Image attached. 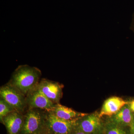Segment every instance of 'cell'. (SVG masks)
Masks as SVG:
<instances>
[{
  "mask_svg": "<svg viewBox=\"0 0 134 134\" xmlns=\"http://www.w3.org/2000/svg\"><path fill=\"white\" fill-rule=\"evenodd\" d=\"M41 71L27 65L19 66L12 75L10 84L25 96L38 84Z\"/></svg>",
  "mask_w": 134,
  "mask_h": 134,
  "instance_id": "cell-1",
  "label": "cell"
},
{
  "mask_svg": "<svg viewBox=\"0 0 134 134\" xmlns=\"http://www.w3.org/2000/svg\"><path fill=\"white\" fill-rule=\"evenodd\" d=\"M78 119L69 120L62 119L57 117L52 111H46L45 128L50 134H71L76 126Z\"/></svg>",
  "mask_w": 134,
  "mask_h": 134,
  "instance_id": "cell-2",
  "label": "cell"
},
{
  "mask_svg": "<svg viewBox=\"0 0 134 134\" xmlns=\"http://www.w3.org/2000/svg\"><path fill=\"white\" fill-rule=\"evenodd\" d=\"M45 113L37 108H30L24 116L23 134H40L45 128Z\"/></svg>",
  "mask_w": 134,
  "mask_h": 134,
  "instance_id": "cell-3",
  "label": "cell"
},
{
  "mask_svg": "<svg viewBox=\"0 0 134 134\" xmlns=\"http://www.w3.org/2000/svg\"><path fill=\"white\" fill-rule=\"evenodd\" d=\"M0 96L15 110L20 112L23 111L27 104L25 96L10 84L1 87Z\"/></svg>",
  "mask_w": 134,
  "mask_h": 134,
  "instance_id": "cell-4",
  "label": "cell"
},
{
  "mask_svg": "<svg viewBox=\"0 0 134 134\" xmlns=\"http://www.w3.org/2000/svg\"><path fill=\"white\" fill-rule=\"evenodd\" d=\"M104 125L99 114L96 112L79 118L76 127L87 134H104Z\"/></svg>",
  "mask_w": 134,
  "mask_h": 134,
  "instance_id": "cell-5",
  "label": "cell"
},
{
  "mask_svg": "<svg viewBox=\"0 0 134 134\" xmlns=\"http://www.w3.org/2000/svg\"><path fill=\"white\" fill-rule=\"evenodd\" d=\"M26 99L30 108L52 111L55 104L40 90L38 85L27 94Z\"/></svg>",
  "mask_w": 134,
  "mask_h": 134,
  "instance_id": "cell-6",
  "label": "cell"
},
{
  "mask_svg": "<svg viewBox=\"0 0 134 134\" xmlns=\"http://www.w3.org/2000/svg\"><path fill=\"white\" fill-rule=\"evenodd\" d=\"M39 89L49 99L55 104L59 103L62 98V87L57 82L42 79L38 85Z\"/></svg>",
  "mask_w": 134,
  "mask_h": 134,
  "instance_id": "cell-7",
  "label": "cell"
},
{
  "mask_svg": "<svg viewBox=\"0 0 134 134\" xmlns=\"http://www.w3.org/2000/svg\"><path fill=\"white\" fill-rule=\"evenodd\" d=\"M24 121V116L22 113L15 110L4 117L2 122L7 128L8 134H18L21 131Z\"/></svg>",
  "mask_w": 134,
  "mask_h": 134,
  "instance_id": "cell-8",
  "label": "cell"
},
{
  "mask_svg": "<svg viewBox=\"0 0 134 134\" xmlns=\"http://www.w3.org/2000/svg\"><path fill=\"white\" fill-rule=\"evenodd\" d=\"M130 102L119 97L109 98L103 103L99 113V116L101 118L104 116L110 117L119 111L124 106L129 104Z\"/></svg>",
  "mask_w": 134,
  "mask_h": 134,
  "instance_id": "cell-9",
  "label": "cell"
},
{
  "mask_svg": "<svg viewBox=\"0 0 134 134\" xmlns=\"http://www.w3.org/2000/svg\"><path fill=\"white\" fill-rule=\"evenodd\" d=\"M108 120L120 126H131L134 117V113L130 109L129 104L124 106L117 113L109 117Z\"/></svg>",
  "mask_w": 134,
  "mask_h": 134,
  "instance_id": "cell-10",
  "label": "cell"
},
{
  "mask_svg": "<svg viewBox=\"0 0 134 134\" xmlns=\"http://www.w3.org/2000/svg\"><path fill=\"white\" fill-rule=\"evenodd\" d=\"M52 111L57 117L67 120L78 119L88 114L78 112L71 108L61 105L59 103L55 104L54 108Z\"/></svg>",
  "mask_w": 134,
  "mask_h": 134,
  "instance_id": "cell-11",
  "label": "cell"
},
{
  "mask_svg": "<svg viewBox=\"0 0 134 134\" xmlns=\"http://www.w3.org/2000/svg\"><path fill=\"white\" fill-rule=\"evenodd\" d=\"M104 134H129L125 127L120 126L108 120L104 125Z\"/></svg>",
  "mask_w": 134,
  "mask_h": 134,
  "instance_id": "cell-12",
  "label": "cell"
},
{
  "mask_svg": "<svg viewBox=\"0 0 134 134\" xmlns=\"http://www.w3.org/2000/svg\"><path fill=\"white\" fill-rule=\"evenodd\" d=\"M15 109L10 105L4 99L1 97L0 99V119L2 121L3 118L9 113L15 111Z\"/></svg>",
  "mask_w": 134,
  "mask_h": 134,
  "instance_id": "cell-13",
  "label": "cell"
},
{
  "mask_svg": "<svg viewBox=\"0 0 134 134\" xmlns=\"http://www.w3.org/2000/svg\"><path fill=\"white\" fill-rule=\"evenodd\" d=\"M130 29L134 33V12L132 15V21L130 25Z\"/></svg>",
  "mask_w": 134,
  "mask_h": 134,
  "instance_id": "cell-14",
  "label": "cell"
},
{
  "mask_svg": "<svg viewBox=\"0 0 134 134\" xmlns=\"http://www.w3.org/2000/svg\"><path fill=\"white\" fill-rule=\"evenodd\" d=\"M130 107L132 112L134 113V100L130 102L129 104Z\"/></svg>",
  "mask_w": 134,
  "mask_h": 134,
  "instance_id": "cell-15",
  "label": "cell"
},
{
  "mask_svg": "<svg viewBox=\"0 0 134 134\" xmlns=\"http://www.w3.org/2000/svg\"><path fill=\"white\" fill-rule=\"evenodd\" d=\"M130 127H131V134H134V117Z\"/></svg>",
  "mask_w": 134,
  "mask_h": 134,
  "instance_id": "cell-16",
  "label": "cell"
}]
</instances>
